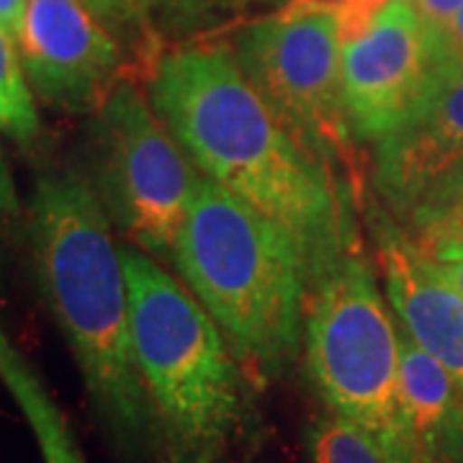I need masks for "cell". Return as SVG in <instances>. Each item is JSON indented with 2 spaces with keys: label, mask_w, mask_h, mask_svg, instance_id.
<instances>
[{
  "label": "cell",
  "mask_w": 463,
  "mask_h": 463,
  "mask_svg": "<svg viewBox=\"0 0 463 463\" xmlns=\"http://www.w3.org/2000/svg\"><path fill=\"white\" fill-rule=\"evenodd\" d=\"M145 85L191 163L294 240L307 288L361 245V196L283 129L230 44L209 36L175 44L160 54Z\"/></svg>",
  "instance_id": "6da1fadb"
},
{
  "label": "cell",
  "mask_w": 463,
  "mask_h": 463,
  "mask_svg": "<svg viewBox=\"0 0 463 463\" xmlns=\"http://www.w3.org/2000/svg\"><path fill=\"white\" fill-rule=\"evenodd\" d=\"M24 230L39 297L65 335L109 440L129 461L160 463L121 248L88 175L72 167L39 173Z\"/></svg>",
  "instance_id": "7a4b0ae2"
},
{
  "label": "cell",
  "mask_w": 463,
  "mask_h": 463,
  "mask_svg": "<svg viewBox=\"0 0 463 463\" xmlns=\"http://www.w3.org/2000/svg\"><path fill=\"white\" fill-rule=\"evenodd\" d=\"M170 260L248 376L268 383L297 361L307 273L279 224L201 173Z\"/></svg>",
  "instance_id": "3957f363"
},
{
  "label": "cell",
  "mask_w": 463,
  "mask_h": 463,
  "mask_svg": "<svg viewBox=\"0 0 463 463\" xmlns=\"http://www.w3.org/2000/svg\"><path fill=\"white\" fill-rule=\"evenodd\" d=\"M137 361L160 432V463H219L242 420V365L181 279L118 245Z\"/></svg>",
  "instance_id": "277c9868"
},
{
  "label": "cell",
  "mask_w": 463,
  "mask_h": 463,
  "mask_svg": "<svg viewBox=\"0 0 463 463\" xmlns=\"http://www.w3.org/2000/svg\"><path fill=\"white\" fill-rule=\"evenodd\" d=\"M304 358L327 410L365 430L392 463H407L402 428V332L364 242L307 288Z\"/></svg>",
  "instance_id": "5b68a950"
},
{
  "label": "cell",
  "mask_w": 463,
  "mask_h": 463,
  "mask_svg": "<svg viewBox=\"0 0 463 463\" xmlns=\"http://www.w3.org/2000/svg\"><path fill=\"white\" fill-rule=\"evenodd\" d=\"M343 16L337 3L291 0L248 21L234 57L283 129L361 196V170L343 85Z\"/></svg>",
  "instance_id": "8992f818"
},
{
  "label": "cell",
  "mask_w": 463,
  "mask_h": 463,
  "mask_svg": "<svg viewBox=\"0 0 463 463\" xmlns=\"http://www.w3.org/2000/svg\"><path fill=\"white\" fill-rule=\"evenodd\" d=\"M85 160L114 230L152 258H173L201 173L137 80L124 78L99 114L88 116Z\"/></svg>",
  "instance_id": "52a82bcc"
},
{
  "label": "cell",
  "mask_w": 463,
  "mask_h": 463,
  "mask_svg": "<svg viewBox=\"0 0 463 463\" xmlns=\"http://www.w3.org/2000/svg\"><path fill=\"white\" fill-rule=\"evenodd\" d=\"M435 36L407 0H386L343 42V85L358 145H376L443 80Z\"/></svg>",
  "instance_id": "ba28073f"
},
{
  "label": "cell",
  "mask_w": 463,
  "mask_h": 463,
  "mask_svg": "<svg viewBox=\"0 0 463 463\" xmlns=\"http://www.w3.org/2000/svg\"><path fill=\"white\" fill-rule=\"evenodd\" d=\"M18 50L33 96L67 116L99 114L132 78L124 47L80 0H29Z\"/></svg>",
  "instance_id": "9c48e42d"
},
{
  "label": "cell",
  "mask_w": 463,
  "mask_h": 463,
  "mask_svg": "<svg viewBox=\"0 0 463 463\" xmlns=\"http://www.w3.org/2000/svg\"><path fill=\"white\" fill-rule=\"evenodd\" d=\"M376 252L383 291L399 330L446 368L463 392V294L428 255L414 248L373 194L361 206Z\"/></svg>",
  "instance_id": "30bf717a"
},
{
  "label": "cell",
  "mask_w": 463,
  "mask_h": 463,
  "mask_svg": "<svg viewBox=\"0 0 463 463\" xmlns=\"http://www.w3.org/2000/svg\"><path fill=\"white\" fill-rule=\"evenodd\" d=\"M463 165V70L446 72L425 103L373 145L371 194L399 219Z\"/></svg>",
  "instance_id": "8fae6325"
},
{
  "label": "cell",
  "mask_w": 463,
  "mask_h": 463,
  "mask_svg": "<svg viewBox=\"0 0 463 463\" xmlns=\"http://www.w3.org/2000/svg\"><path fill=\"white\" fill-rule=\"evenodd\" d=\"M399 379L407 463H463V392L404 332Z\"/></svg>",
  "instance_id": "7c38bea8"
},
{
  "label": "cell",
  "mask_w": 463,
  "mask_h": 463,
  "mask_svg": "<svg viewBox=\"0 0 463 463\" xmlns=\"http://www.w3.org/2000/svg\"><path fill=\"white\" fill-rule=\"evenodd\" d=\"M397 222L435 263L463 258V165L443 175Z\"/></svg>",
  "instance_id": "4fadbf2b"
},
{
  "label": "cell",
  "mask_w": 463,
  "mask_h": 463,
  "mask_svg": "<svg viewBox=\"0 0 463 463\" xmlns=\"http://www.w3.org/2000/svg\"><path fill=\"white\" fill-rule=\"evenodd\" d=\"M165 44L206 39L232 24L250 0H137Z\"/></svg>",
  "instance_id": "5bb4252c"
},
{
  "label": "cell",
  "mask_w": 463,
  "mask_h": 463,
  "mask_svg": "<svg viewBox=\"0 0 463 463\" xmlns=\"http://www.w3.org/2000/svg\"><path fill=\"white\" fill-rule=\"evenodd\" d=\"M0 134L18 147H32L42 134L36 96L21 62L18 42L0 29Z\"/></svg>",
  "instance_id": "9a60e30c"
},
{
  "label": "cell",
  "mask_w": 463,
  "mask_h": 463,
  "mask_svg": "<svg viewBox=\"0 0 463 463\" xmlns=\"http://www.w3.org/2000/svg\"><path fill=\"white\" fill-rule=\"evenodd\" d=\"M124 47L132 67V78L145 83L155 62L165 52V42L152 29L137 0H80Z\"/></svg>",
  "instance_id": "2e32d148"
},
{
  "label": "cell",
  "mask_w": 463,
  "mask_h": 463,
  "mask_svg": "<svg viewBox=\"0 0 463 463\" xmlns=\"http://www.w3.org/2000/svg\"><path fill=\"white\" fill-rule=\"evenodd\" d=\"M307 450L312 463H392L368 432L332 410L309 422Z\"/></svg>",
  "instance_id": "e0dca14e"
},
{
  "label": "cell",
  "mask_w": 463,
  "mask_h": 463,
  "mask_svg": "<svg viewBox=\"0 0 463 463\" xmlns=\"http://www.w3.org/2000/svg\"><path fill=\"white\" fill-rule=\"evenodd\" d=\"M24 206L18 199L14 173L8 165L5 149L0 145V294H3V276H5V263H8V250L14 242V234L18 230V222L24 219Z\"/></svg>",
  "instance_id": "ac0fdd59"
},
{
  "label": "cell",
  "mask_w": 463,
  "mask_h": 463,
  "mask_svg": "<svg viewBox=\"0 0 463 463\" xmlns=\"http://www.w3.org/2000/svg\"><path fill=\"white\" fill-rule=\"evenodd\" d=\"M435 47H438L443 72L463 70V5L458 8V14L450 18L446 29L435 36Z\"/></svg>",
  "instance_id": "d6986e66"
},
{
  "label": "cell",
  "mask_w": 463,
  "mask_h": 463,
  "mask_svg": "<svg viewBox=\"0 0 463 463\" xmlns=\"http://www.w3.org/2000/svg\"><path fill=\"white\" fill-rule=\"evenodd\" d=\"M407 3L412 5V11L428 26L432 36L443 32L463 5V0H407Z\"/></svg>",
  "instance_id": "ffe728a7"
},
{
  "label": "cell",
  "mask_w": 463,
  "mask_h": 463,
  "mask_svg": "<svg viewBox=\"0 0 463 463\" xmlns=\"http://www.w3.org/2000/svg\"><path fill=\"white\" fill-rule=\"evenodd\" d=\"M26 11H29V0H0V29H5L16 42L24 32Z\"/></svg>",
  "instance_id": "44dd1931"
},
{
  "label": "cell",
  "mask_w": 463,
  "mask_h": 463,
  "mask_svg": "<svg viewBox=\"0 0 463 463\" xmlns=\"http://www.w3.org/2000/svg\"><path fill=\"white\" fill-rule=\"evenodd\" d=\"M440 273L446 276L448 281L453 283L458 291L463 294V258H456V260H446V263H438Z\"/></svg>",
  "instance_id": "7402d4cb"
},
{
  "label": "cell",
  "mask_w": 463,
  "mask_h": 463,
  "mask_svg": "<svg viewBox=\"0 0 463 463\" xmlns=\"http://www.w3.org/2000/svg\"><path fill=\"white\" fill-rule=\"evenodd\" d=\"M265 3H276V5H286V3H291V0H265ZM325 3H340V0H325Z\"/></svg>",
  "instance_id": "603a6c76"
}]
</instances>
